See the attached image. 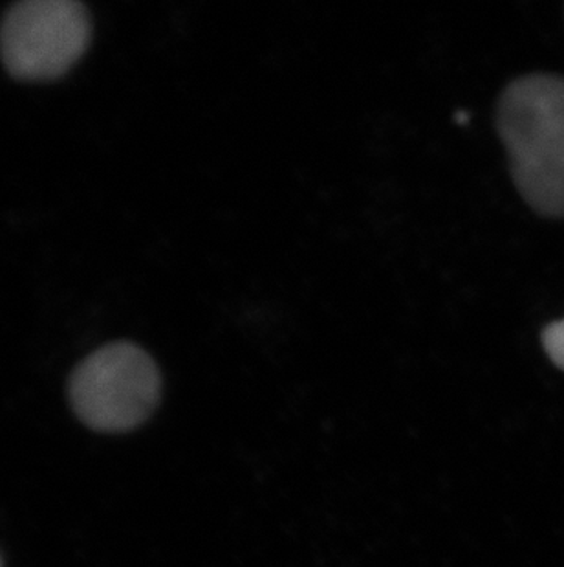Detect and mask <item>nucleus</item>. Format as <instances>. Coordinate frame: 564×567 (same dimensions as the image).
Masks as SVG:
<instances>
[{
  "label": "nucleus",
  "mask_w": 564,
  "mask_h": 567,
  "mask_svg": "<svg viewBox=\"0 0 564 567\" xmlns=\"http://www.w3.org/2000/svg\"><path fill=\"white\" fill-rule=\"evenodd\" d=\"M497 133L524 203L543 217L564 219V78L511 81L497 105Z\"/></svg>",
  "instance_id": "nucleus-1"
},
{
  "label": "nucleus",
  "mask_w": 564,
  "mask_h": 567,
  "mask_svg": "<svg viewBox=\"0 0 564 567\" xmlns=\"http://www.w3.org/2000/svg\"><path fill=\"white\" fill-rule=\"evenodd\" d=\"M75 415L97 432H127L145 423L161 395L155 360L130 342H114L88 354L70 377Z\"/></svg>",
  "instance_id": "nucleus-2"
},
{
  "label": "nucleus",
  "mask_w": 564,
  "mask_h": 567,
  "mask_svg": "<svg viewBox=\"0 0 564 567\" xmlns=\"http://www.w3.org/2000/svg\"><path fill=\"white\" fill-rule=\"evenodd\" d=\"M91 35V13L77 0H22L0 21V60L17 80H55L81 60Z\"/></svg>",
  "instance_id": "nucleus-3"
},
{
  "label": "nucleus",
  "mask_w": 564,
  "mask_h": 567,
  "mask_svg": "<svg viewBox=\"0 0 564 567\" xmlns=\"http://www.w3.org/2000/svg\"><path fill=\"white\" fill-rule=\"evenodd\" d=\"M544 351L560 370H564V318L544 327L541 334Z\"/></svg>",
  "instance_id": "nucleus-4"
}]
</instances>
